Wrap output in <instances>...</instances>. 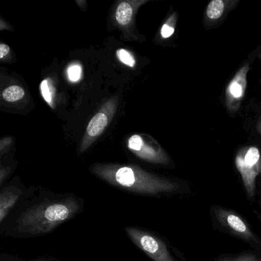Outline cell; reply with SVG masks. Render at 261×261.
Here are the masks:
<instances>
[{
    "mask_svg": "<svg viewBox=\"0 0 261 261\" xmlns=\"http://www.w3.org/2000/svg\"><path fill=\"white\" fill-rule=\"evenodd\" d=\"M85 200L73 192L30 186L7 218L0 223L3 238L29 239L54 232L85 211Z\"/></svg>",
    "mask_w": 261,
    "mask_h": 261,
    "instance_id": "1",
    "label": "cell"
},
{
    "mask_svg": "<svg viewBox=\"0 0 261 261\" xmlns=\"http://www.w3.org/2000/svg\"><path fill=\"white\" fill-rule=\"evenodd\" d=\"M98 178L116 189L139 196L159 198L181 191L178 181L149 174L130 166H98L92 170Z\"/></svg>",
    "mask_w": 261,
    "mask_h": 261,
    "instance_id": "2",
    "label": "cell"
},
{
    "mask_svg": "<svg viewBox=\"0 0 261 261\" xmlns=\"http://www.w3.org/2000/svg\"><path fill=\"white\" fill-rule=\"evenodd\" d=\"M124 230L133 244L152 260L176 261L167 243L155 232L137 226H127Z\"/></svg>",
    "mask_w": 261,
    "mask_h": 261,
    "instance_id": "3",
    "label": "cell"
},
{
    "mask_svg": "<svg viewBox=\"0 0 261 261\" xmlns=\"http://www.w3.org/2000/svg\"><path fill=\"white\" fill-rule=\"evenodd\" d=\"M235 166L241 174L247 197L253 200L255 195L256 177L260 172V151L256 146L241 148L235 157Z\"/></svg>",
    "mask_w": 261,
    "mask_h": 261,
    "instance_id": "4",
    "label": "cell"
},
{
    "mask_svg": "<svg viewBox=\"0 0 261 261\" xmlns=\"http://www.w3.org/2000/svg\"><path fill=\"white\" fill-rule=\"evenodd\" d=\"M214 213L220 224L228 230L231 234L244 240L261 250V240L252 232L247 223L239 215L219 207L214 208Z\"/></svg>",
    "mask_w": 261,
    "mask_h": 261,
    "instance_id": "5",
    "label": "cell"
},
{
    "mask_svg": "<svg viewBox=\"0 0 261 261\" xmlns=\"http://www.w3.org/2000/svg\"><path fill=\"white\" fill-rule=\"evenodd\" d=\"M249 70L250 62H246L235 73L226 88L224 103L230 114H235L241 108V102L244 99L247 88Z\"/></svg>",
    "mask_w": 261,
    "mask_h": 261,
    "instance_id": "6",
    "label": "cell"
},
{
    "mask_svg": "<svg viewBox=\"0 0 261 261\" xmlns=\"http://www.w3.org/2000/svg\"><path fill=\"white\" fill-rule=\"evenodd\" d=\"M27 189L18 178L3 186L0 190V223L11 213Z\"/></svg>",
    "mask_w": 261,
    "mask_h": 261,
    "instance_id": "7",
    "label": "cell"
},
{
    "mask_svg": "<svg viewBox=\"0 0 261 261\" xmlns=\"http://www.w3.org/2000/svg\"><path fill=\"white\" fill-rule=\"evenodd\" d=\"M238 3L239 0H212L204 13V24L212 25L218 23Z\"/></svg>",
    "mask_w": 261,
    "mask_h": 261,
    "instance_id": "8",
    "label": "cell"
},
{
    "mask_svg": "<svg viewBox=\"0 0 261 261\" xmlns=\"http://www.w3.org/2000/svg\"><path fill=\"white\" fill-rule=\"evenodd\" d=\"M107 124H108L107 116L103 113H98L90 121L87 132L90 137L100 135L106 127Z\"/></svg>",
    "mask_w": 261,
    "mask_h": 261,
    "instance_id": "9",
    "label": "cell"
},
{
    "mask_svg": "<svg viewBox=\"0 0 261 261\" xmlns=\"http://www.w3.org/2000/svg\"><path fill=\"white\" fill-rule=\"evenodd\" d=\"M133 10L128 3L123 2L119 5L116 12V19L120 25H126L130 22Z\"/></svg>",
    "mask_w": 261,
    "mask_h": 261,
    "instance_id": "10",
    "label": "cell"
},
{
    "mask_svg": "<svg viewBox=\"0 0 261 261\" xmlns=\"http://www.w3.org/2000/svg\"><path fill=\"white\" fill-rule=\"evenodd\" d=\"M24 96H25V91L17 85L9 87L3 93V97L9 102H14L20 100Z\"/></svg>",
    "mask_w": 261,
    "mask_h": 261,
    "instance_id": "11",
    "label": "cell"
},
{
    "mask_svg": "<svg viewBox=\"0 0 261 261\" xmlns=\"http://www.w3.org/2000/svg\"><path fill=\"white\" fill-rule=\"evenodd\" d=\"M175 21H176V16L175 14H173L171 16L169 22H166L162 27V37L164 38V39H168L174 34V33H175Z\"/></svg>",
    "mask_w": 261,
    "mask_h": 261,
    "instance_id": "12",
    "label": "cell"
},
{
    "mask_svg": "<svg viewBox=\"0 0 261 261\" xmlns=\"http://www.w3.org/2000/svg\"><path fill=\"white\" fill-rule=\"evenodd\" d=\"M117 55L120 62H123L125 65H128L129 67L135 66V59L131 56L129 51L125 49H120L117 51Z\"/></svg>",
    "mask_w": 261,
    "mask_h": 261,
    "instance_id": "13",
    "label": "cell"
},
{
    "mask_svg": "<svg viewBox=\"0 0 261 261\" xmlns=\"http://www.w3.org/2000/svg\"><path fill=\"white\" fill-rule=\"evenodd\" d=\"M68 75L71 82H77L82 75V68L79 65H72L68 68Z\"/></svg>",
    "mask_w": 261,
    "mask_h": 261,
    "instance_id": "14",
    "label": "cell"
},
{
    "mask_svg": "<svg viewBox=\"0 0 261 261\" xmlns=\"http://www.w3.org/2000/svg\"><path fill=\"white\" fill-rule=\"evenodd\" d=\"M143 145V140H142L141 137L138 135H134L131 137L129 140V143H128L129 149L134 151L141 150Z\"/></svg>",
    "mask_w": 261,
    "mask_h": 261,
    "instance_id": "15",
    "label": "cell"
},
{
    "mask_svg": "<svg viewBox=\"0 0 261 261\" xmlns=\"http://www.w3.org/2000/svg\"><path fill=\"white\" fill-rule=\"evenodd\" d=\"M219 261H261V259L254 255L248 253V254L239 255L235 257L224 258Z\"/></svg>",
    "mask_w": 261,
    "mask_h": 261,
    "instance_id": "16",
    "label": "cell"
},
{
    "mask_svg": "<svg viewBox=\"0 0 261 261\" xmlns=\"http://www.w3.org/2000/svg\"><path fill=\"white\" fill-rule=\"evenodd\" d=\"M41 91H42V96L45 98V101L48 102V103H51V95L49 88H48V81H43L41 83Z\"/></svg>",
    "mask_w": 261,
    "mask_h": 261,
    "instance_id": "17",
    "label": "cell"
},
{
    "mask_svg": "<svg viewBox=\"0 0 261 261\" xmlns=\"http://www.w3.org/2000/svg\"><path fill=\"white\" fill-rule=\"evenodd\" d=\"M10 53V47L5 44L0 45V59H4Z\"/></svg>",
    "mask_w": 261,
    "mask_h": 261,
    "instance_id": "18",
    "label": "cell"
},
{
    "mask_svg": "<svg viewBox=\"0 0 261 261\" xmlns=\"http://www.w3.org/2000/svg\"><path fill=\"white\" fill-rule=\"evenodd\" d=\"M27 261H60V259L54 257V256H40V257L36 258V259H31V260Z\"/></svg>",
    "mask_w": 261,
    "mask_h": 261,
    "instance_id": "19",
    "label": "cell"
},
{
    "mask_svg": "<svg viewBox=\"0 0 261 261\" xmlns=\"http://www.w3.org/2000/svg\"><path fill=\"white\" fill-rule=\"evenodd\" d=\"M256 128L257 132L259 133V134L261 135V118H259V120H258L257 123H256Z\"/></svg>",
    "mask_w": 261,
    "mask_h": 261,
    "instance_id": "20",
    "label": "cell"
},
{
    "mask_svg": "<svg viewBox=\"0 0 261 261\" xmlns=\"http://www.w3.org/2000/svg\"><path fill=\"white\" fill-rule=\"evenodd\" d=\"M259 59H260V60H261V53H260V54L259 55Z\"/></svg>",
    "mask_w": 261,
    "mask_h": 261,
    "instance_id": "21",
    "label": "cell"
},
{
    "mask_svg": "<svg viewBox=\"0 0 261 261\" xmlns=\"http://www.w3.org/2000/svg\"><path fill=\"white\" fill-rule=\"evenodd\" d=\"M259 174H260V175H261V167H260V172H259Z\"/></svg>",
    "mask_w": 261,
    "mask_h": 261,
    "instance_id": "22",
    "label": "cell"
}]
</instances>
